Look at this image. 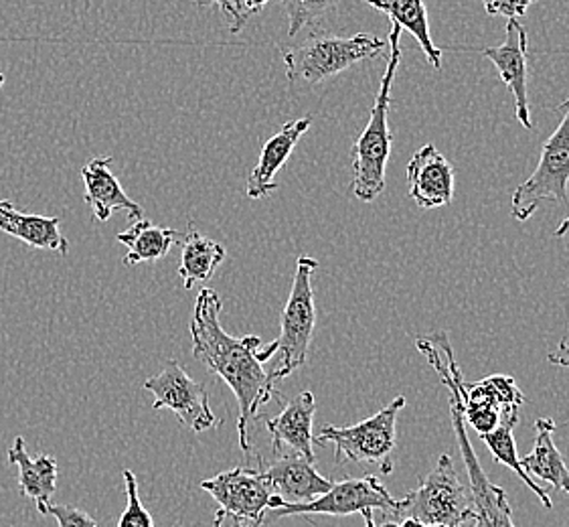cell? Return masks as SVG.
<instances>
[{
	"label": "cell",
	"instance_id": "cell-3",
	"mask_svg": "<svg viewBox=\"0 0 569 527\" xmlns=\"http://www.w3.org/2000/svg\"><path fill=\"white\" fill-rule=\"evenodd\" d=\"M401 29L398 24L391 27L388 34L389 58L388 68L381 78L376 103L371 110L369 125L355 140L351 157H353V193L359 201L371 203L386 189V169L393 137L389 132V106H391V88L398 76L401 61Z\"/></svg>",
	"mask_w": 569,
	"mask_h": 527
},
{
	"label": "cell",
	"instance_id": "cell-18",
	"mask_svg": "<svg viewBox=\"0 0 569 527\" xmlns=\"http://www.w3.org/2000/svg\"><path fill=\"white\" fill-rule=\"evenodd\" d=\"M0 231L14 240L24 241L31 248L49 250L59 256H68L71 248L68 238L61 233L59 218L23 213L9 199H0Z\"/></svg>",
	"mask_w": 569,
	"mask_h": 527
},
{
	"label": "cell",
	"instance_id": "cell-31",
	"mask_svg": "<svg viewBox=\"0 0 569 527\" xmlns=\"http://www.w3.org/2000/svg\"><path fill=\"white\" fill-rule=\"evenodd\" d=\"M490 17H507L509 21H519L536 4L537 0H480Z\"/></svg>",
	"mask_w": 569,
	"mask_h": 527
},
{
	"label": "cell",
	"instance_id": "cell-8",
	"mask_svg": "<svg viewBox=\"0 0 569 527\" xmlns=\"http://www.w3.org/2000/svg\"><path fill=\"white\" fill-rule=\"evenodd\" d=\"M559 110L561 120L553 135L547 138L536 171L512 193L511 216L517 221H527L543 201H553L558 206L568 201L569 98Z\"/></svg>",
	"mask_w": 569,
	"mask_h": 527
},
{
	"label": "cell",
	"instance_id": "cell-14",
	"mask_svg": "<svg viewBox=\"0 0 569 527\" xmlns=\"http://www.w3.org/2000/svg\"><path fill=\"white\" fill-rule=\"evenodd\" d=\"M410 197L421 209L446 207L455 197V169L433 145L421 147L408 165Z\"/></svg>",
	"mask_w": 569,
	"mask_h": 527
},
{
	"label": "cell",
	"instance_id": "cell-23",
	"mask_svg": "<svg viewBox=\"0 0 569 527\" xmlns=\"http://www.w3.org/2000/svg\"><path fill=\"white\" fill-rule=\"evenodd\" d=\"M181 231L154 226L150 219H137L130 230L116 236V240L128 248L124 256L126 266L159 262L171 252L172 243L182 241Z\"/></svg>",
	"mask_w": 569,
	"mask_h": 527
},
{
	"label": "cell",
	"instance_id": "cell-13",
	"mask_svg": "<svg viewBox=\"0 0 569 527\" xmlns=\"http://www.w3.org/2000/svg\"><path fill=\"white\" fill-rule=\"evenodd\" d=\"M258 469L262 470L273 495H278L284 504H308L332 487V481L315 469V463L297 453L282 455L272 463L260 459Z\"/></svg>",
	"mask_w": 569,
	"mask_h": 527
},
{
	"label": "cell",
	"instance_id": "cell-38",
	"mask_svg": "<svg viewBox=\"0 0 569 527\" xmlns=\"http://www.w3.org/2000/svg\"><path fill=\"white\" fill-rule=\"evenodd\" d=\"M4 81H7V78H4V73H2V71H0V88H2V86H4Z\"/></svg>",
	"mask_w": 569,
	"mask_h": 527
},
{
	"label": "cell",
	"instance_id": "cell-21",
	"mask_svg": "<svg viewBox=\"0 0 569 527\" xmlns=\"http://www.w3.org/2000/svg\"><path fill=\"white\" fill-rule=\"evenodd\" d=\"M181 243L179 276L182 278V287L191 290L197 285H207L216 276L217 268L226 260L228 250L219 241L211 240L201 231H197L193 223L182 236Z\"/></svg>",
	"mask_w": 569,
	"mask_h": 527
},
{
	"label": "cell",
	"instance_id": "cell-33",
	"mask_svg": "<svg viewBox=\"0 0 569 527\" xmlns=\"http://www.w3.org/2000/svg\"><path fill=\"white\" fill-rule=\"evenodd\" d=\"M551 364H556V366L568 367L569 366V344L566 341H561L559 344L558 349L556 351H551L549 357H547Z\"/></svg>",
	"mask_w": 569,
	"mask_h": 527
},
{
	"label": "cell",
	"instance_id": "cell-15",
	"mask_svg": "<svg viewBox=\"0 0 569 527\" xmlns=\"http://www.w3.org/2000/svg\"><path fill=\"white\" fill-rule=\"evenodd\" d=\"M112 157H96L83 165L81 179L86 185L83 201L90 206L93 218L100 223L108 221L116 211H126L128 218H144V209L132 197H128L112 172Z\"/></svg>",
	"mask_w": 569,
	"mask_h": 527
},
{
	"label": "cell",
	"instance_id": "cell-17",
	"mask_svg": "<svg viewBox=\"0 0 569 527\" xmlns=\"http://www.w3.org/2000/svg\"><path fill=\"white\" fill-rule=\"evenodd\" d=\"M312 127V116H305L298 118L292 122H286L284 127L280 128L266 145H263L262 152L258 165L251 169L248 175V185H246V193L250 199H263L270 196L276 189V175L284 167L290 155L297 149L300 138L305 137L308 128Z\"/></svg>",
	"mask_w": 569,
	"mask_h": 527
},
{
	"label": "cell",
	"instance_id": "cell-4",
	"mask_svg": "<svg viewBox=\"0 0 569 527\" xmlns=\"http://www.w3.org/2000/svg\"><path fill=\"white\" fill-rule=\"evenodd\" d=\"M317 268H319V260L310 256L298 258L292 290L286 300L282 319H280V335L268 347L256 351L260 364H266L270 357L280 354L278 364L270 371V378L276 384L292 376L297 369L307 364L308 349L312 344L315 325H317V302H315V287H312V275L317 272Z\"/></svg>",
	"mask_w": 569,
	"mask_h": 527
},
{
	"label": "cell",
	"instance_id": "cell-20",
	"mask_svg": "<svg viewBox=\"0 0 569 527\" xmlns=\"http://www.w3.org/2000/svg\"><path fill=\"white\" fill-rule=\"evenodd\" d=\"M558 425L551 418H539L536 422V445L533 450L521 459L525 473L533 479L547 481L553 489L569 494V469L561 457L553 435Z\"/></svg>",
	"mask_w": 569,
	"mask_h": 527
},
{
	"label": "cell",
	"instance_id": "cell-19",
	"mask_svg": "<svg viewBox=\"0 0 569 527\" xmlns=\"http://www.w3.org/2000/svg\"><path fill=\"white\" fill-rule=\"evenodd\" d=\"M9 460L19 467V489L24 497H31L39 514L43 516L51 497L58 491V460L49 455H41L33 459L21 436L14 438V445L9 448Z\"/></svg>",
	"mask_w": 569,
	"mask_h": 527
},
{
	"label": "cell",
	"instance_id": "cell-7",
	"mask_svg": "<svg viewBox=\"0 0 569 527\" xmlns=\"http://www.w3.org/2000/svg\"><path fill=\"white\" fill-rule=\"evenodd\" d=\"M403 408L406 398L399 396L359 425L347 428L322 426L320 435L315 436V443L335 445L337 463L353 460L359 465H377L383 475H389L393 470L391 455L398 440V416Z\"/></svg>",
	"mask_w": 569,
	"mask_h": 527
},
{
	"label": "cell",
	"instance_id": "cell-30",
	"mask_svg": "<svg viewBox=\"0 0 569 527\" xmlns=\"http://www.w3.org/2000/svg\"><path fill=\"white\" fill-rule=\"evenodd\" d=\"M43 516L58 519L59 527H100L86 511L69 505H47Z\"/></svg>",
	"mask_w": 569,
	"mask_h": 527
},
{
	"label": "cell",
	"instance_id": "cell-35",
	"mask_svg": "<svg viewBox=\"0 0 569 527\" xmlns=\"http://www.w3.org/2000/svg\"><path fill=\"white\" fill-rule=\"evenodd\" d=\"M361 516L365 517V526L367 527H401V524H398V521H386L381 526H376V519H373V511L371 509H367Z\"/></svg>",
	"mask_w": 569,
	"mask_h": 527
},
{
	"label": "cell",
	"instance_id": "cell-22",
	"mask_svg": "<svg viewBox=\"0 0 569 527\" xmlns=\"http://www.w3.org/2000/svg\"><path fill=\"white\" fill-rule=\"evenodd\" d=\"M376 11L386 12L391 23L398 24L399 29L408 31L423 49L428 63L433 69H442V51L436 47L430 33V21H428V9L423 0H363Z\"/></svg>",
	"mask_w": 569,
	"mask_h": 527
},
{
	"label": "cell",
	"instance_id": "cell-29",
	"mask_svg": "<svg viewBox=\"0 0 569 527\" xmlns=\"http://www.w3.org/2000/svg\"><path fill=\"white\" fill-rule=\"evenodd\" d=\"M194 4L197 9H209V7H217L219 11L226 14L228 19L229 31L233 34L241 33L246 23L250 21V14L243 11L240 0H187Z\"/></svg>",
	"mask_w": 569,
	"mask_h": 527
},
{
	"label": "cell",
	"instance_id": "cell-2",
	"mask_svg": "<svg viewBox=\"0 0 569 527\" xmlns=\"http://www.w3.org/2000/svg\"><path fill=\"white\" fill-rule=\"evenodd\" d=\"M420 354L428 357L436 374L442 378L448 388V401H450V418L455 428L456 440L460 447V455L467 465L468 479H470V491H472V504H475V516L468 521L470 527H515L512 521V509L507 495L499 485L490 481L487 473L480 467L479 457L470 445L467 435V422L462 416V394H460V379L465 378L460 367L456 364L452 345L446 332H436L430 337H423L416 341Z\"/></svg>",
	"mask_w": 569,
	"mask_h": 527
},
{
	"label": "cell",
	"instance_id": "cell-16",
	"mask_svg": "<svg viewBox=\"0 0 569 527\" xmlns=\"http://www.w3.org/2000/svg\"><path fill=\"white\" fill-rule=\"evenodd\" d=\"M317 412V401L312 391H302L297 398L288 401L284 410L276 418H266L263 425L272 436V448L276 455H280L284 447L290 453H297L300 457L315 463V436H312V422Z\"/></svg>",
	"mask_w": 569,
	"mask_h": 527
},
{
	"label": "cell",
	"instance_id": "cell-24",
	"mask_svg": "<svg viewBox=\"0 0 569 527\" xmlns=\"http://www.w3.org/2000/svg\"><path fill=\"white\" fill-rule=\"evenodd\" d=\"M519 425V410H511V412L502 414L501 425L497 426L489 435H482V443L489 447L490 455L495 457L497 463H501L505 467L515 470L519 475V479L533 491V494L541 499V504L546 509L553 507V501L549 497V491L539 487L521 467V459L517 457V447H515V438H512V430L515 426Z\"/></svg>",
	"mask_w": 569,
	"mask_h": 527
},
{
	"label": "cell",
	"instance_id": "cell-11",
	"mask_svg": "<svg viewBox=\"0 0 569 527\" xmlns=\"http://www.w3.org/2000/svg\"><path fill=\"white\" fill-rule=\"evenodd\" d=\"M201 489L211 495L223 511L253 527L262 526L266 514L284 504L273 495L258 467H238L219 473L213 479L201 483Z\"/></svg>",
	"mask_w": 569,
	"mask_h": 527
},
{
	"label": "cell",
	"instance_id": "cell-25",
	"mask_svg": "<svg viewBox=\"0 0 569 527\" xmlns=\"http://www.w3.org/2000/svg\"><path fill=\"white\" fill-rule=\"evenodd\" d=\"M460 394L465 404H490L499 408L502 414L521 410L525 401L523 391L519 390L517 381L511 376H502V374L480 379L472 386H467L462 378Z\"/></svg>",
	"mask_w": 569,
	"mask_h": 527
},
{
	"label": "cell",
	"instance_id": "cell-12",
	"mask_svg": "<svg viewBox=\"0 0 569 527\" xmlns=\"http://www.w3.org/2000/svg\"><path fill=\"white\" fill-rule=\"evenodd\" d=\"M482 56L495 63L505 86L511 90L515 98V116L521 127L531 130V110H529V34L519 21L507 23V33L501 46L482 49Z\"/></svg>",
	"mask_w": 569,
	"mask_h": 527
},
{
	"label": "cell",
	"instance_id": "cell-27",
	"mask_svg": "<svg viewBox=\"0 0 569 527\" xmlns=\"http://www.w3.org/2000/svg\"><path fill=\"white\" fill-rule=\"evenodd\" d=\"M126 507L118 521V527H154V519L149 509L140 501L138 495L137 475L132 470L124 469Z\"/></svg>",
	"mask_w": 569,
	"mask_h": 527
},
{
	"label": "cell",
	"instance_id": "cell-26",
	"mask_svg": "<svg viewBox=\"0 0 569 527\" xmlns=\"http://www.w3.org/2000/svg\"><path fill=\"white\" fill-rule=\"evenodd\" d=\"M288 14V37L295 39L302 29L319 24L337 11L341 0H284Z\"/></svg>",
	"mask_w": 569,
	"mask_h": 527
},
{
	"label": "cell",
	"instance_id": "cell-10",
	"mask_svg": "<svg viewBox=\"0 0 569 527\" xmlns=\"http://www.w3.org/2000/svg\"><path fill=\"white\" fill-rule=\"evenodd\" d=\"M144 390L154 396V410L169 408L193 432H206L221 426L207 396L206 386L189 378L179 361H169L159 376H152L142 384Z\"/></svg>",
	"mask_w": 569,
	"mask_h": 527
},
{
	"label": "cell",
	"instance_id": "cell-5",
	"mask_svg": "<svg viewBox=\"0 0 569 527\" xmlns=\"http://www.w3.org/2000/svg\"><path fill=\"white\" fill-rule=\"evenodd\" d=\"M388 49V41L371 33L353 37L310 34L297 46L286 47V78L290 83L319 86L367 59H377Z\"/></svg>",
	"mask_w": 569,
	"mask_h": 527
},
{
	"label": "cell",
	"instance_id": "cell-1",
	"mask_svg": "<svg viewBox=\"0 0 569 527\" xmlns=\"http://www.w3.org/2000/svg\"><path fill=\"white\" fill-rule=\"evenodd\" d=\"M221 309L223 302L213 288L203 287L194 300L193 321H191V339H193V356L203 366L229 386L233 391L240 416H238V435L243 453H250V420L258 418V410L263 404L282 394L276 390V381L270 374L263 371L256 351L262 347L258 335L231 337L221 327Z\"/></svg>",
	"mask_w": 569,
	"mask_h": 527
},
{
	"label": "cell",
	"instance_id": "cell-28",
	"mask_svg": "<svg viewBox=\"0 0 569 527\" xmlns=\"http://www.w3.org/2000/svg\"><path fill=\"white\" fill-rule=\"evenodd\" d=\"M462 416L467 426H472L480 436L489 435L501 425L502 412L490 404H465L462 401Z\"/></svg>",
	"mask_w": 569,
	"mask_h": 527
},
{
	"label": "cell",
	"instance_id": "cell-36",
	"mask_svg": "<svg viewBox=\"0 0 569 527\" xmlns=\"http://www.w3.org/2000/svg\"><path fill=\"white\" fill-rule=\"evenodd\" d=\"M568 231H569V218L563 219V223H561V226H559L558 231H556V236H558V238H563V236H568Z\"/></svg>",
	"mask_w": 569,
	"mask_h": 527
},
{
	"label": "cell",
	"instance_id": "cell-34",
	"mask_svg": "<svg viewBox=\"0 0 569 527\" xmlns=\"http://www.w3.org/2000/svg\"><path fill=\"white\" fill-rule=\"evenodd\" d=\"M240 2L241 7H243V11L248 12L251 17V14L262 12L270 0H240Z\"/></svg>",
	"mask_w": 569,
	"mask_h": 527
},
{
	"label": "cell",
	"instance_id": "cell-37",
	"mask_svg": "<svg viewBox=\"0 0 569 527\" xmlns=\"http://www.w3.org/2000/svg\"><path fill=\"white\" fill-rule=\"evenodd\" d=\"M401 527H436V526H426V524H421V521H416V519H403V521H401Z\"/></svg>",
	"mask_w": 569,
	"mask_h": 527
},
{
	"label": "cell",
	"instance_id": "cell-9",
	"mask_svg": "<svg viewBox=\"0 0 569 527\" xmlns=\"http://www.w3.org/2000/svg\"><path fill=\"white\" fill-rule=\"evenodd\" d=\"M399 501L389 495L383 483L373 475H367L361 479H345L341 483H332L330 491L320 495L308 504H282L276 509H270V519H280L288 516H353L363 514L367 509H381L386 514L398 511Z\"/></svg>",
	"mask_w": 569,
	"mask_h": 527
},
{
	"label": "cell",
	"instance_id": "cell-6",
	"mask_svg": "<svg viewBox=\"0 0 569 527\" xmlns=\"http://www.w3.org/2000/svg\"><path fill=\"white\" fill-rule=\"evenodd\" d=\"M475 516L472 491L460 481L455 463L442 455L416 491L399 501L393 519H416L426 526L465 527Z\"/></svg>",
	"mask_w": 569,
	"mask_h": 527
},
{
	"label": "cell",
	"instance_id": "cell-32",
	"mask_svg": "<svg viewBox=\"0 0 569 527\" xmlns=\"http://www.w3.org/2000/svg\"><path fill=\"white\" fill-rule=\"evenodd\" d=\"M213 527H246L243 526V521H241L240 517L231 516L228 511H223V509H219L216 514V519H213Z\"/></svg>",
	"mask_w": 569,
	"mask_h": 527
}]
</instances>
